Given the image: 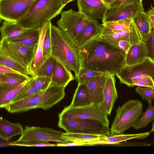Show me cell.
<instances>
[{
    "label": "cell",
    "mask_w": 154,
    "mask_h": 154,
    "mask_svg": "<svg viewBox=\"0 0 154 154\" xmlns=\"http://www.w3.org/2000/svg\"><path fill=\"white\" fill-rule=\"evenodd\" d=\"M64 133L48 128L26 126L20 137L16 141L55 142L65 143L70 141L64 136Z\"/></svg>",
    "instance_id": "30bf717a"
},
{
    "label": "cell",
    "mask_w": 154,
    "mask_h": 154,
    "mask_svg": "<svg viewBox=\"0 0 154 154\" xmlns=\"http://www.w3.org/2000/svg\"></svg>",
    "instance_id": "f907efd6"
},
{
    "label": "cell",
    "mask_w": 154,
    "mask_h": 154,
    "mask_svg": "<svg viewBox=\"0 0 154 154\" xmlns=\"http://www.w3.org/2000/svg\"><path fill=\"white\" fill-rule=\"evenodd\" d=\"M37 0H0L1 20L17 22Z\"/></svg>",
    "instance_id": "8fae6325"
},
{
    "label": "cell",
    "mask_w": 154,
    "mask_h": 154,
    "mask_svg": "<svg viewBox=\"0 0 154 154\" xmlns=\"http://www.w3.org/2000/svg\"><path fill=\"white\" fill-rule=\"evenodd\" d=\"M133 20L131 19H125L103 23V26L109 29L115 30H120L129 28L131 26Z\"/></svg>",
    "instance_id": "d590c367"
},
{
    "label": "cell",
    "mask_w": 154,
    "mask_h": 154,
    "mask_svg": "<svg viewBox=\"0 0 154 154\" xmlns=\"http://www.w3.org/2000/svg\"><path fill=\"white\" fill-rule=\"evenodd\" d=\"M9 146L27 147H46L57 146L56 144L51 143L48 142L38 141L17 142H10L8 144Z\"/></svg>",
    "instance_id": "ab89813d"
},
{
    "label": "cell",
    "mask_w": 154,
    "mask_h": 154,
    "mask_svg": "<svg viewBox=\"0 0 154 154\" xmlns=\"http://www.w3.org/2000/svg\"><path fill=\"white\" fill-rule=\"evenodd\" d=\"M143 108L142 103L137 100H130L118 107L110 129L111 133L123 134L125 131L132 127L141 115Z\"/></svg>",
    "instance_id": "8992f818"
},
{
    "label": "cell",
    "mask_w": 154,
    "mask_h": 154,
    "mask_svg": "<svg viewBox=\"0 0 154 154\" xmlns=\"http://www.w3.org/2000/svg\"><path fill=\"white\" fill-rule=\"evenodd\" d=\"M0 74H23L12 68L0 64Z\"/></svg>",
    "instance_id": "f6af8a7d"
},
{
    "label": "cell",
    "mask_w": 154,
    "mask_h": 154,
    "mask_svg": "<svg viewBox=\"0 0 154 154\" xmlns=\"http://www.w3.org/2000/svg\"><path fill=\"white\" fill-rule=\"evenodd\" d=\"M148 57V50L145 42L132 45L127 52V65H131L140 63Z\"/></svg>",
    "instance_id": "603a6c76"
},
{
    "label": "cell",
    "mask_w": 154,
    "mask_h": 154,
    "mask_svg": "<svg viewBox=\"0 0 154 154\" xmlns=\"http://www.w3.org/2000/svg\"><path fill=\"white\" fill-rule=\"evenodd\" d=\"M34 79V76H31L26 84L10 103L24 99L39 93L35 85Z\"/></svg>",
    "instance_id": "4dcf8cb0"
},
{
    "label": "cell",
    "mask_w": 154,
    "mask_h": 154,
    "mask_svg": "<svg viewBox=\"0 0 154 154\" xmlns=\"http://www.w3.org/2000/svg\"><path fill=\"white\" fill-rule=\"evenodd\" d=\"M51 55L72 71L76 76L80 68L78 48L66 34L52 24Z\"/></svg>",
    "instance_id": "7a4b0ae2"
},
{
    "label": "cell",
    "mask_w": 154,
    "mask_h": 154,
    "mask_svg": "<svg viewBox=\"0 0 154 154\" xmlns=\"http://www.w3.org/2000/svg\"><path fill=\"white\" fill-rule=\"evenodd\" d=\"M105 2L109 4L115 0H103Z\"/></svg>",
    "instance_id": "c3c4849f"
},
{
    "label": "cell",
    "mask_w": 154,
    "mask_h": 154,
    "mask_svg": "<svg viewBox=\"0 0 154 154\" xmlns=\"http://www.w3.org/2000/svg\"><path fill=\"white\" fill-rule=\"evenodd\" d=\"M135 92L148 103L152 102L154 99V88L137 86Z\"/></svg>",
    "instance_id": "f35d334b"
},
{
    "label": "cell",
    "mask_w": 154,
    "mask_h": 154,
    "mask_svg": "<svg viewBox=\"0 0 154 154\" xmlns=\"http://www.w3.org/2000/svg\"><path fill=\"white\" fill-rule=\"evenodd\" d=\"M149 134V132L132 134H112L110 133L103 138L88 143L90 146L96 145L118 144L122 142L131 139H144L148 137Z\"/></svg>",
    "instance_id": "ac0fdd59"
},
{
    "label": "cell",
    "mask_w": 154,
    "mask_h": 154,
    "mask_svg": "<svg viewBox=\"0 0 154 154\" xmlns=\"http://www.w3.org/2000/svg\"><path fill=\"white\" fill-rule=\"evenodd\" d=\"M147 13L151 24L154 28V7L151 5L150 8L147 11Z\"/></svg>",
    "instance_id": "bcb514c9"
},
{
    "label": "cell",
    "mask_w": 154,
    "mask_h": 154,
    "mask_svg": "<svg viewBox=\"0 0 154 154\" xmlns=\"http://www.w3.org/2000/svg\"><path fill=\"white\" fill-rule=\"evenodd\" d=\"M49 22L45 24L40 30L39 39L37 45L35 56L29 69L30 75L35 76L45 62L43 55V43Z\"/></svg>",
    "instance_id": "44dd1931"
},
{
    "label": "cell",
    "mask_w": 154,
    "mask_h": 154,
    "mask_svg": "<svg viewBox=\"0 0 154 154\" xmlns=\"http://www.w3.org/2000/svg\"><path fill=\"white\" fill-rule=\"evenodd\" d=\"M59 118L81 119L94 120L108 126L109 121L103 103H92L88 105L73 107L70 105L65 106L58 114Z\"/></svg>",
    "instance_id": "52a82bcc"
},
{
    "label": "cell",
    "mask_w": 154,
    "mask_h": 154,
    "mask_svg": "<svg viewBox=\"0 0 154 154\" xmlns=\"http://www.w3.org/2000/svg\"><path fill=\"white\" fill-rule=\"evenodd\" d=\"M116 76L120 83L129 87L154 88V60L147 57L138 63L126 65Z\"/></svg>",
    "instance_id": "5b68a950"
},
{
    "label": "cell",
    "mask_w": 154,
    "mask_h": 154,
    "mask_svg": "<svg viewBox=\"0 0 154 154\" xmlns=\"http://www.w3.org/2000/svg\"><path fill=\"white\" fill-rule=\"evenodd\" d=\"M101 35L125 41L132 45L139 44L143 41L141 35L133 21L129 28L122 30H113L103 26Z\"/></svg>",
    "instance_id": "9a60e30c"
},
{
    "label": "cell",
    "mask_w": 154,
    "mask_h": 154,
    "mask_svg": "<svg viewBox=\"0 0 154 154\" xmlns=\"http://www.w3.org/2000/svg\"><path fill=\"white\" fill-rule=\"evenodd\" d=\"M62 4L66 5L69 3L71 2L74 0H61Z\"/></svg>",
    "instance_id": "7dc6e473"
},
{
    "label": "cell",
    "mask_w": 154,
    "mask_h": 154,
    "mask_svg": "<svg viewBox=\"0 0 154 154\" xmlns=\"http://www.w3.org/2000/svg\"><path fill=\"white\" fill-rule=\"evenodd\" d=\"M51 25L52 23L51 21L49 22L44 42L43 55L45 61L51 55L52 46L51 33Z\"/></svg>",
    "instance_id": "8d00e7d4"
},
{
    "label": "cell",
    "mask_w": 154,
    "mask_h": 154,
    "mask_svg": "<svg viewBox=\"0 0 154 154\" xmlns=\"http://www.w3.org/2000/svg\"><path fill=\"white\" fill-rule=\"evenodd\" d=\"M104 73L95 71L84 67H80L75 76L78 83L87 82L93 78L104 74Z\"/></svg>",
    "instance_id": "e575fe53"
},
{
    "label": "cell",
    "mask_w": 154,
    "mask_h": 154,
    "mask_svg": "<svg viewBox=\"0 0 154 154\" xmlns=\"http://www.w3.org/2000/svg\"><path fill=\"white\" fill-rule=\"evenodd\" d=\"M66 133L106 136L109 134V126L97 120L81 119L59 118L57 125Z\"/></svg>",
    "instance_id": "ba28073f"
},
{
    "label": "cell",
    "mask_w": 154,
    "mask_h": 154,
    "mask_svg": "<svg viewBox=\"0 0 154 154\" xmlns=\"http://www.w3.org/2000/svg\"><path fill=\"white\" fill-rule=\"evenodd\" d=\"M71 71L63 64L57 60L52 75L51 85L65 88L71 81L75 79Z\"/></svg>",
    "instance_id": "ffe728a7"
},
{
    "label": "cell",
    "mask_w": 154,
    "mask_h": 154,
    "mask_svg": "<svg viewBox=\"0 0 154 154\" xmlns=\"http://www.w3.org/2000/svg\"><path fill=\"white\" fill-rule=\"evenodd\" d=\"M152 103H149L146 110L142 113V116L138 119L133 126L135 129L145 127L146 125L154 120V105Z\"/></svg>",
    "instance_id": "1f68e13d"
},
{
    "label": "cell",
    "mask_w": 154,
    "mask_h": 154,
    "mask_svg": "<svg viewBox=\"0 0 154 154\" xmlns=\"http://www.w3.org/2000/svg\"><path fill=\"white\" fill-rule=\"evenodd\" d=\"M0 64L12 68L23 74L30 75L28 69L20 61L5 39L1 38L0 42Z\"/></svg>",
    "instance_id": "5bb4252c"
},
{
    "label": "cell",
    "mask_w": 154,
    "mask_h": 154,
    "mask_svg": "<svg viewBox=\"0 0 154 154\" xmlns=\"http://www.w3.org/2000/svg\"><path fill=\"white\" fill-rule=\"evenodd\" d=\"M23 126L18 123H13L1 117L0 119V137L8 141L13 137L21 134L23 131Z\"/></svg>",
    "instance_id": "d4e9b609"
},
{
    "label": "cell",
    "mask_w": 154,
    "mask_h": 154,
    "mask_svg": "<svg viewBox=\"0 0 154 154\" xmlns=\"http://www.w3.org/2000/svg\"><path fill=\"white\" fill-rule=\"evenodd\" d=\"M63 135L70 141H79L85 142L96 140L106 136L89 134L66 133H64Z\"/></svg>",
    "instance_id": "d6a6232c"
},
{
    "label": "cell",
    "mask_w": 154,
    "mask_h": 154,
    "mask_svg": "<svg viewBox=\"0 0 154 154\" xmlns=\"http://www.w3.org/2000/svg\"><path fill=\"white\" fill-rule=\"evenodd\" d=\"M57 146H89L88 142L79 141H69L65 143H60L56 144Z\"/></svg>",
    "instance_id": "ee69618b"
},
{
    "label": "cell",
    "mask_w": 154,
    "mask_h": 154,
    "mask_svg": "<svg viewBox=\"0 0 154 154\" xmlns=\"http://www.w3.org/2000/svg\"><path fill=\"white\" fill-rule=\"evenodd\" d=\"M52 75L43 76H34L35 85L39 92L46 90L51 85Z\"/></svg>",
    "instance_id": "74e56055"
},
{
    "label": "cell",
    "mask_w": 154,
    "mask_h": 154,
    "mask_svg": "<svg viewBox=\"0 0 154 154\" xmlns=\"http://www.w3.org/2000/svg\"><path fill=\"white\" fill-rule=\"evenodd\" d=\"M80 13L92 20L102 19L109 5L103 0H77Z\"/></svg>",
    "instance_id": "4fadbf2b"
},
{
    "label": "cell",
    "mask_w": 154,
    "mask_h": 154,
    "mask_svg": "<svg viewBox=\"0 0 154 154\" xmlns=\"http://www.w3.org/2000/svg\"><path fill=\"white\" fill-rule=\"evenodd\" d=\"M30 77L24 74H0V87L18 85L28 80Z\"/></svg>",
    "instance_id": "f546056e"
},
{
    "label": "cell",
    "mask_w": 154,
    "mask_h": 154,
    "mask_svg": "<svg viewBox=\"0 0 154 154\" xmlns=\"http://www.w3.org/2000/svg\"><path fill=\"white\" fill-rule=\"evenodd\" d=\"M60 18L56 23L73 42L91 20L79 11L72 9L62 11Z\"/></svg>",
    "instance_id": "9c48e42d"
},
{
    "label": "cell",
    "mask_w": 154,
    "mask_h": 154,
    "mask_svg": "<svg viewBox=\"0 0 154 154\" xmlns=\"http://www.w3.org/2000/svg\"><path fill=\"white\" fill-rule=\"evenodd\" d=\"M92 103L87 82L78 83L70 105L73 107H80Z\"/></svg>",
    "instance_id": "83f0119b"
},
{
    "label": "cell",
    "mask_w": 154,
    "mask_h": 154,
    "mask_svg": "<svg viewBox=\"0 0 154 154\" xmlns=\"http://www.w3.org/2000/svg\"><path fill=\"white\" fill-rule=\"evenodd\" d=\"M103 27L97 20H91L75 39V45L78 48L80 47L101 35Z\"/></svg>",
    "instance_id": "2e32d148"
},
{
    "label": "cell",
    "mask_w": 154,
    "mask_h": 154,
    "mask_svg": "<svg viewBox=\"0 0 154 154\" xmlns=\"http://www.w3.org/2000/svg\"><path fill=\"white\" fill-rule=\"evenodd\" d=\"M108 73H105L96 76L87 82L92 103L101 104L103 103L104 90Z\"/></svg>",
    "instance_id": "e0dca14e"
},
{
    "label": "cell",
    "mask_w": 154,
    "mask_h": 154,
    "mask_svg": "<svg viewBox=\"0 0 154 154\" xmlns=\"http://www.w3.org/2000/svg\"><path fill=\"white\" fill-rule=\"evenodd\" d=\"M151 132H154V120L152 124V129L150 131Z\"/></svg>",
    "instance_id": "681fc988"
},
{
    "label": "cell",
    "mask_w": 154,
    "mask_h": 154,
    "mask_svg": "<svg viewBox=\"0 0 154 154\" xmlns=\"http://www.w3.org/2000/svg\"><path fill=\"white\" fill-rule=\"evenodd\" d=\"M61 0H37L17 21L25 28L41 29L62 12Z\"/></svg>",
    "instance_id": "3957f363"
},
{
    "label": "cell",
    "mask_w": 154,
    "mask_h": 154,
    "mask_svg": "<svg viewBox=\"0 0 154 154\" xmlns=\"http://www.w3.org/2000/svg\"><path fill=\"white\" fill-rule=\"evenodd\" d=\"M80 68L116 75L126 65L127 52L100 36L78 48Z\"/></svg>",
    "instance_id": "6da1fadb"
},
{
    "label": "cell",
    "mask_w": 154,
    "mask_h": 154,
    "mask_svg": "<svg viewBox=\"0 0 154 154\" xmlns=\"http://www.w3.org/2000/svg\"><path fill=\"white\" fill-rule=\"evenodd\" d=\"M144 11L142 3L123 5L109 7L103 18V23L125 19H131L139 13Z\"/></svg>",
    "instance_id": "7c38bea8"
},
{
    "label": "cell",
    "mask_w": 154,
    "mask_h": 154,
    "mask_svg": "<svg viewBox=\"0 0 154 154\" xmlns=\"http://www.w3.org/2000/svg\"><path fill=\"white\" fill-rule=\"evenodd\" d=\"M114 76L113 74H108L104 90L103 103L108 115L110 114L114 103L118 97Z\"/></svg>",
    "instance_id": "d6986e66"
},
{
    "label": "cell",
    "mask_w": 154,
    "mask_h": 154,
    "mask_svg": "<svg viewBox=\"0 0 154 154\" xmlns=\"http://www.w3.org/2000/svg\"><path fill=\"white\" fill-rule=\"evenodd\" d=\"M142 0H115L109 4V7L123 5L133 3H142Z\"/></svg>",
    "instance_id": "7bdbcfd3"
},
{
    "label": "cell",
    "mask_w": 154,
    "mask_h": 154,
    "mask_svg": "<svg viewBox=\"0 0 154 154\" xmlns=\"http://www.w3.org/2000/svg\"><path fill=\"white\" fill-rule=\"evenodd\" d=\"M65 88L51 85L45 91L17 101L10 103L4 108L11 113H17L41 108L47 110L64 97Z\"/></svg>",
    "instance_id": "277c9868"
},
{
    "label": "cell",
    "mask_w": 154,
    "mask_h": 154,
    "mask_svg": "<svg viewBox=\"0 0 154 154\" xmlns=\"http://www.w3.org/2000/svg\"><path fill=\"white\" fill-rule=\"evenodd\" d=\"M29 29L17 22L4 20L0 29L1 38L8 40L16 37Z\"/></svg>",
    "instance_id": "4316f807"
},
{
    "label": "cell",
    "mask_w": 154,
    "mask_h": 154,
    "mask_svg": "<svg viewBox=\"0 0 154 154\" xmlns=\"http://www.w3.org/2000/svg\"><path fill=\"white\" fill-rule=\"evenodd\" d=\"M145 42L148 50V57L154 60V28L152 26L149 38Z\"/></svg>",
    "instance_id": "b9f144b4"
},
{
    "label": "cell",
    "mask_w": 154,
    "mask_h": 154,
    "mask_svg": "<svg viewBox=\"0 0 154 154\" xmlns=\"http://www.w3.org/2000/svg\"><path fill=\"white\" fill-rule=\"evenodd\" d=\"M132 20L141 35L142 41L145 42L149 38L152 27L147 12L143 11L139 13Z\"/></svg>",
    "instance_id": "484cf974"
},
{
    "label": "cell",
    "mask_w": 154,
    "mask_h": 154,
    "mask_svg": "<svg viewBox=\"0 0 154 154\" xmlns=\"http://www.w3.org/2000/svg\"><path fill=\"white\" fill-rule=\"evenodd\" d=\"M27 80L18 85L0 87V107L4 108L10 103L27 82Z\"/></svg>",
    "instance_id": "f1b7e54d"
},
{
    "label": "cell",
    "mask_w": 154,
    "mask_h": 154,
    "mask_svg": "<svg viewBox=\"0 0 154 154\" xmlns=\"http://www.w3.org/2000/svg\"><path fill=\"white\" fill-rule=\"evenodd\" d=\"M100 37L103 40L116 47L127 52L132 45L129 42L125 41L114 39L102 35H100Z\"/></svg>",
    "instance_id": "60d3db41"
},
{
    "label": "cell",
    "mask_w": 154,
    "mask_h": 154,
    "mask_svg": "<svg viewBox=\"0 0 154 154\" xmlns=\"http://www.w3.org/2000/svg\"><path fill=\"white\" fill-rule=\"evenodd\" d=\"M40 30L30 29L16 37L7 40L10 43L36 49L40 38Z\"/></svg>",
    "instance_id": "7402d4cb"
},
{
    "label": "cell",
    "mask_w": 154,
    "mask_h": 154,
    "mask_svg": "<svg viewBox=\"0 0 154 154\" xmlns=\"http://www.w3.org/2000/svg\"><path fill=\"white\" fill-rule=\"evenodd\" d=\"M57 60L51 55L45 61L35 76H43L52 75Z\"/></svg>",
    "instance_id": "836d02e7"
},
{
    "label": "cell",
    "mask_w": 154,
    "mask_h": 154,
    "mask_svg": "<svg viewBox=\"0 0 154 154\" xmlns=\"http://www.w3.org/2000/svg\"><path fill=\"white\" fill-rule=\"evenodd\" d=\"M8 42L11 48L29 71L35 56L36 49Z\"/></svg>",
    "instance_id": "cb8c5ba5"
}]
</instances>
